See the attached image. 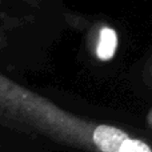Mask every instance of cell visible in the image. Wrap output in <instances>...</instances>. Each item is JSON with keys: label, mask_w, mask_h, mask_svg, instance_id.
Masks as SVG:
<instances>
[{"label": "cell", "mask_w": 152, "mask_h": 152, "mask_svg": "<svg viewBox=\"0 0 152 152\" xmlns=\"http://www.w3.org/2000/svg\"><path fill=\"white\" fill-rule=\"evenodd\" d=\"M92 140L102 152H152L144 142L132 139L121 129L111 126H97Z\"/></svg>", "instance_id": "1"}, {"label": "cell", "mask_w": 152, "mask_h": 152, "mask_svg": "<svg viewBox=\"0 0 152 152\" xmlns=\"http://www.w3.org/2000/svg\"><path fill=\"white\" fill-rule=\"evenodd\" d=\"M118 47V35L112 28H103L99 35V43L96 48V55L100 60H110L113 58Z\"/></svg>", "instance_id": "2"}]
</instances>
